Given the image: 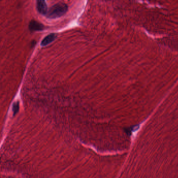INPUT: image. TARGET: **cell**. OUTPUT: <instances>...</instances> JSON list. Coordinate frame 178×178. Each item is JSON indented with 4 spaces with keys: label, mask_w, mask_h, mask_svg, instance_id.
Returning <instances> with one entry per match:
<instances>
[{
    "label": "cell",
    "mask_w": 178,
    "mask_h": 178,
    "mask_svg": "<svg viewBox=\"0 0 178 178\" xmlns=\"http://www.w3.org/2000/svg\"><path fill=\"white\" fill-rule=\"evenodd\" d=\"M68 6L64 3H57L48 10L47 16L48 18L54 19L62 16L68 11Z\"/></svg>",
    "instance_id": "6da1fadb"
},
{
    "label": "cell",
    "mask_w": 178,
    "mask_h": 178,
    "mask_svg": "<svg viewBox=\"0 0 178 178\" xmlns=\"http://www.w3.org/2000/svg\"><path fill=\"white\" fill-rule=\"evenodd\" d=\"M45 28L43 24L34 20L31 21L29 24V28L31 31H41L44 29Z\"/></svg>",
    "instance_id": "3957f363"
},
{
    "label": "cell",
    "mask_w": 178,
    "mask_h": 178,
    "mask_svg": "<svg viewBox=\"0 0 178 178\" xmlns=\"http://www.w3.org/2000/svg\"><path fill=\"white\" fill-rule=\"evenodd\" d=\"M36 6L39 13H40L41 14L43 15L47 14L48 12V6L45 1H37L36 2Z\"/></svg>",
    "instance_id": "7a4b0ae2"
},
{
    "label": "cell",
    "mask_w": 178,
    "mask_h": 178,
    "mask_svg": "<svg viewBox=\"0 0 178 178\" xmlns=\"http://www.w3.org/2000/svg\"><path fill=\"white\" fill-rule=\"evenodd\" d=\"M56 34H55L54 33L49 34V35L46 36L45 38L42 40L41 45L42 46H46L47 45H49V43H50L51 42L54 41V39L56 38Z\"/></svg>",
    "instance_id": "277c9868"
},
{
    "label": "cell",
    "mask_w": 178,
    "mask_h": 178,
    "mask_svg": "<svg viewBox=\"0 0 178 178\" xmlns=\"http://www.w3.org/2000/svg\"><path fill=\"white\" fill-rule=\"evenodd\" d=\"M18 110H19V103L18 102H16L13 104V111L14 112V114H15L17 112Z\"/></svg>",
    "instance_id": "5b68a950"
}]
</instances>
